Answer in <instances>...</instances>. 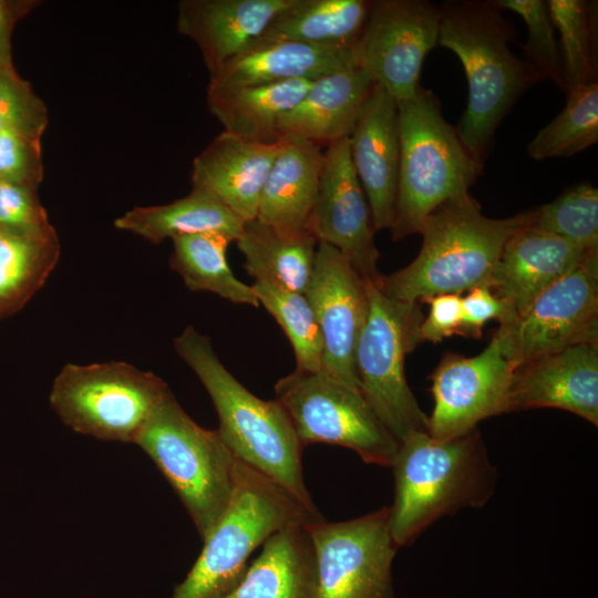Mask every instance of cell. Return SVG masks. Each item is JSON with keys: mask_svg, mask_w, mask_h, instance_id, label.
Masks as SVG:
<instances>
[{"mask_svg": "<svg viewBox=\"0 0 598 598\" xmlns=\"http://www.w3.org/2000/svg\"><path fill=\"white\" fill-rule=\"evenodd\" d=\"M245 223L213 195L192 188L169 204L127 210L115 219L114 227L158 245L167 238L207 231L226 234L236 241Z\"/></svg>", "mask_w": 598, "mask_h": 598, "instance_id": "obj_28", "label": "cell"}, {"mask_svg": "<svg viewBox=\"0 0 598 598\" xmlns=\"http://www.w3.org/2000/svg\"><path fill=\"white\" fill-rule=\"evenodd\" d=\"M168 391L159 377L126 362L68 363L55 377L49 401L76 433L135 443Z\"/></svg>", "mask_w": 598, "mask_h": 598, "instance_id": "obj_9", "label": "cell"}, {"mask_svg": "<svg viewBox=\"0 0 598 598\" xmlns=\"http://www.w3.org/2000/svg\"><path fill=\"white\" fill-rule=\"evenodd\" d=\"M514 371L494 334L477 355L444 354L431 375L434 406L429 435L454 439L489 416L508 413Z\"/></svg>", "mask_w": 598, "mask_h": 598, "instance_id": "obj_14", "label": "cell"}, {"mask_svg": "<svg viewBox=\"0 0 598 598\" xmlns=\"http://www.w3.org/2000/svg\"><path fill=\"white\" fill-rule=\"evenodd\" d=\"M244 267L255 281L305 293L315 268L318 241L308 229L279 228L248 220L236 240Z\"/></svg>", "mask_w": 598, "mask_h": 598, "instance_id": "obj_26", "label": "cell"}, {"mask_svg": "<svg viewBox=\"0 0 598 598\" xmlns=\"http://www.w3.org/2000/svg\"><path fill=\"white\" fill-rule=\"evenodd\" d=\"M0 228L29 236L55 231L38 197V189L1 179Z\"/></svg>", "mask_w": 598, "mask_h": 598, "instance_id": "obj_38", "label": "cell"}, {"mask_svg": "<svg viewBox=\"0 0 598 598\" xmlns=\"http://www.w3.org/2000/svg\"><path fill=\"white\" fill-rule=\"evenodd\" d=\"M391 467L389 525L398 547L411 544L442 516L483 506L497 481L477 429L444 441L415 433L399 443Z\"/></svg>", "mask_w": 598, "mask_h": 598, "instance_id": "obj_4", "label": "cell"}, {"mask_svg": "<svg viewBox=\"0 0 598 598\" xmlns=\"http://www.w3.org/2000/svg\"><path fill=\"white\" fill-rule=\"evenodd\" d=\"M370 7L371 1L367 0H293L251 44L293 41L320 47H354Z\"/></svg>", "mask_w": 598, "mask_h": 598, "instance_id": "obj_29", "label": "cell"}, {"mask_svg": "<svg viewBox=\"0 0 598 598\" xmlns=\"http://www.w3.org/2000/svg\"><path fill=\"white\" fill-rule=\"evenodd\" d=\"M588 252L532 220L518 229L506 243L492 280L491 289L506 309L499 326L523 316L537 297L578 267Z\"/></svg>", "mask_w": 598, "mask_h": 598, "instance_id": "obj_17", "label": "cell"}, {"mask_svg": "<svg viewBox=\"0 0 598 598\" xmlns=\"http://www.w3.org/2000/svg\"><path fill=\"white\" fill-rule=\"evenodd\" d=\"M559 32V54L565 93L597 81L596 4L585 0L546 1Z\"/></svg>", "mask_w": 598, "mask_h": 598, "instance_id": "obj_32", "label": "cell"}, {"mask_svg": "<svg viewBox=\"0 0 598 598\" xmlns=\"http://www.w3.org/2000/svg\"><path fill=\"white\" fill-rule=\"evenodd\" d=\"M293 0H182L177 31L197 45L209 75L245 51Z\"/></svg>", "mask_w": 598, "mask_h": 598, "instance_id": "obj_20", "label": "cell"}, {"mask_svg": "<svg viewBox=\"0 0 598 598\" xmlns=\"http://www.w3.org/2000/svg\"><path fill=\"white\" fill-rule=\"evenodd\" d=\"M282 145L246 141L221 132L194 158L192 188L204 190L245 221L257 217L267 174Z\"/></svg>", "mask_w": 598, "mask_h": 598, "instance_id": "obj_21", "label": "cell"}, {"mask_svg": "<svg viewBox=\"0 0 598 598\" xmlns=\"http://www.w3.org/2000/svg\"><path fill=\"white\" fill-rule=\"evenodd\" d=\"M506 309L489 287L474 288L462 296V336L480 338L489 320L502 323Z\"/></svg>", "mask_w": 598, "mask_h": 598, "instance_id": "obj_41", "label": "cell"}, {"mask_svg": "<svg viewBox=\"0 0 598 598\" xmlns=\"http://www.w3.org/2000/svg\"><path fill=\"white\" fill-rule=\"evenodd\" d=\"M439 7L437 43L458 56L468 84L467 105L455 130L466 150L484 165L502 120L543 79L512 52L516 30L495 0H452Z\"/></svg>", "mask_w": 598, "mask_h": 598, "instance_id": "obj_2", "label": "cell"}, {"mask_svg": "<svg viewBox=\"0 0 598 598\" xmlns=\"http://www.w3.org/2000/svg\"><path fill=\"white\" fill-rule=\"evenodd\" d=\"M60 248L56 231L29 236L0 228V320L21 310L43 287Z\"/></svg>", "mask_w": 598, "mask_h": 598, "instance_id": "obj_31", "label": "cell"}, {"mask_svg": "<svg viewBox=\"0 0 598 598\" xmlns=\"http://www.w3.org/2000/svg\"><path fill=\"white\" fill-rule=\"evenodd\" d=\"M358 66L354 47L332 48L293 41L249 45L209 75L207 92L291 80L313 81Z\"/></svg>", "mask_w": 598, "mask_h": 598, "instance_id": "obj_22", "label": "cell"}, {"mask_svg": "<svg viewBox=\"0 0 598 598\" xmlns=\"http://www.w3.org/2000/svg\"><path fill=\"white\" fill-rule=\"evenodd\" d=\"M297 520L269 536L240 581L219 598H317L313 547Z\"/></svg>", "mask_w": 598, "mask_h": 598, "instance_id": "obj_24", "label": "cell"}, {"mask_svg": "<svg viewBox=\"0 0 598 598\" xmlns=\"http://www.w3.org/2000/svg\"><path fill=\"white\" fill-rule=\"evenodd\" d=\"M535 408L569 411L598 425V342H584L515 369L508 413Z\"/></svg>", "mask_w": 598, "mask_h": 598, "instance_id": "obj_19", "label": "cell"}, {"mask_svg": "<svg viewBox=\"0 0 598 598\" xmlns=\"http://www.w3.org/2000/svg\"><path fill=\"white\" fill-rule=\"evenodd\" d=\"M169 266L192 291L213 292L233 303L259 307L252 290L231 271L226 252L234 241L216 231L177 236L172 239Z\"/></svg>", "mask_w": 598, "mask_h": 598, "instance_id": "obj_30", "label": "cell"}, {"mask_svg": "<svg viewBox=\"0 0 598 598\" xmlns=\"http://www.w3.org/2000/svg\"><path fill=\"white\" fill-rule=\"evenodd\" d=\"M502 10L517 13L526 23L528 37L523 44L525 60L543 80L550 79L565 92L558 42L554 37L547 3L543 0H495Z\"/></svg>", "mask_w": 598, "mask_h": 598, "instance_id": "obj_36", "label": "cell"}, {"mask_svg": "<svg viewBox=\"0 0 598 598\" xmlns=\"http://www.w3.org/2000/svg\"><path fill=\"white\" fill-rule=\"evenodd\" d=\"M373 85L360 66L313 80L300 101L280 117V136H295L316 145L349 137Z\"/></svg>", "mask_w": 598, "mask_h": 598, "instance_id": "obj_23", "label": "cell"}, {"mask_svg": "<svg viewBox=\"0 0 598 598\" xmlns=\"http://www.w3.org/2000/svg\"><path fill=\"white\" fill-rule=\"evenodd\" d=\"M494 336L514 369L574 344L598 342V250Z\"/></svg>", "mask_w": 598, "mask_h": 598, "instance_id": "obj_12", "label": "cell"}, {"mask_svg": "<svg viewBox=\"0 0 598 598\" xmlns=\"http://www.w3.org/2000/svg\"><path fill=\"white\" fill-rule=\"evenodd\" d=\"M534 214L535 208L507 218H489L470 193L451 198L427 217L415 259L373 283L390 299L420 303L442 293L491 288L506 243Z\"/></svg>", "mask_w": 598, "mask_h": 598, "instance_id": "obj_3", "label": "cell"}, {"mask_svg": "<svg viewBox=\"0 0 598 598\" xmlns=\"http://www.w3.org/2000/svg\"><path fill=\"white\" fill-rule=\"evenodd\" d=\"M430 311L421 324L422 341L439 343L462 336V295L442 293L426 299Z\"/></svg>", "mask_w": 598, "mask_h": 598, "instance_id": "obj_40", "label": "cell"}, {"mask_svg": "<svg viewBox=\"0 0 598 598\" xmlns=\"http://www.w3.org/2000/svg\"><path fill=\"white\" fill-rule=\"evenodd\" d=\"M303 446L326 443L354 451L363 462L391 467L399 443L382 425L360 390L323 372L295 370L275 384Z\"/></svg>", "mask_w": 598, "mask_h": 598, "instance_id": "obj_10", "label": "cell"}, {"mask_svg": "<svg viewBox=\"0 0 598 598\" xmlns=\"http://www.w3.org/2000/svg\"><path fill=\"white\" fill-rule=\"evenodd\" d=\"M532 224L587 251L598 250V189L578 184L535 208Z\"/></svg>", "mask_w": 598, "mask_h": 598, "instance_id": "obj_35", "label": "cell"}, {"mask_svg": "<svg viewBox=\"0 0 598 598\" xmlns=\"http://www.w3.org/2000/svg\"><path fill=\"white\" fill-rule=\"evenodd\" d=\"M369 310L360 332L354 364L360 391L388 432L398 441L427 433L429 416L406 382L404 363L422 342L420 302L388 298L368 282Z\"/></svg>", "mask_w": 598, "mask_h": 598, "instance_id": "obj_8", "label": "cell"}, {"mask_svg": "<svg viewBox=\"0 0 598 598\" xmlns=\"http://www.w3.org/2000/svg\"><path fill=\"white\" fill-rule=\"evenodd\" d=\"M39 4L38 0H0V68H13V29L20 19Z\"/></svg>", "mask_w": 598, "mask_h": 598, "instance_id": "obj_42", "label": "cell"}, {"mask_svg": "<svg viewBox=\"0 0 598 598\" xmlns=\"http://www.w3.org/2000/svg\"><path fill=\"white\" fill-rule=\"evenodd\" d=\"M49 123L48 109L13 68H0V131L13 130L41 140Z\"/></svg>", "mask_w": 598, "mask_h": 598, "instance_id": "obj_37", "label": "cell"}, {"mask_svg": "<svg viewBox=\"0 0 598 598\" xmlns=\"http://www.w3.org/2000/svg\"><path fill=\"white\" fill-rule=\"evenodd\" d=\"M282 136L281 148L264 182L257 219L272 226L307 229L323 166V153L309 141Z\"/></svg>", "mask_w": 598, "mask_h": 598, "instance_id": "obj_25", "label": "cell"}, {"mask_svg": "<svg viewBox=\"0 0 598 598\" xmlns=\"http://www.w3.org/2000/svg\"><path fill=\"white\" fill-rule=\"evenodd\" d=\"M350 157L365 194L374 233L393 223L400 140L398 103L374 84L349 136Z\"/></svg>", "mask_w": 598, "mask_h": 598, "instance_id": "obj_18", "label": "cell"}, {"mask_svg": "<svg viewBox=\"0 0 598 598\" xmlns=\"http://www.w3.org/2000/svg\"><path fill=\"white\" fill-rule=\"evenodd\" d=\"M306 228L338 249L365 280L377 282L380 251L365 194L350 157L349 137L328 145L315 205Z\"/></svg>", "mask_w": 598, "mask_h": 598, "instance_id": "obj_15", "label": "cell"}, {"mask_svg": "<svg viewBox=\"0 0 598 598\" xmlns=\"http://www.w3.org/2000/svg\"><path fill=\"white\" fill-rule=\"evenodd\" d=\"M317 569V598H395L392 563L398 550L389 506L343 520H308Z\"/></svg>", "mask_w": 598, "mask_h": 598, "instance_id": "obj_11", "label": "cell"}, {"mask_svg": "<svg viewBox=\"0 0 598 598\" xmlns=\"http://www.w3.org/2000/svg\"><path fill=\"white\" fill-rule=\"evenodd\" d=\"M368 282L338 249L318 243L305 296L322 337L321 372L358 390L354 353L369 310Z\"/></svg>", "mask_w": 598, "mask_h": 598, "instance_id": "obj_16", "label": "cell"}, {"mask_svg": "<svg viewBox=\"0 0 598 598\" xmlns=\"http://www.w3.org/2000/svg\"><path fill=\"white\" fill-rule=\"evenodd\" d=\"M134 444L169 483L205 539L234 489L235 456L219 432L198 425L169 390Z\"/></svg>", "mask_w": 598, "mask_h": 598, "instance_id": "obj_7", "label": "cell"}, {"mask_svg": "<svg viewBox=\"0 0 598 598\" xmlns=\"http://www.w3.org/2000/svg\"><path fill=\"white\" fill-rule=\"evenodd\" d=\"M396 103L400 164L393 240L421 234L430 214L468 193L483 168L444 118L432 91L420 86L413 97Z\"/></svg>", "mask_w": 598, "mask_h": 598, "instance_id": "obj_5", "label": "cell"}, {"mask_svg": "<svg viewBox=\"0 0 598 598\" xmlns=\"http://www.w3.org/2000/svg\"><path fill=\"white\" fill-rule=\"evenodd\" d=\"M311 82L291 80L207 92V105L224 132L246 141L271 144L281 137L280 117L300 101Z\"/></svg>", "mask_w": 598, "mask_h": 598, "instance_id": "obj_27", "label": "cell"}, {"mask_svg": "<svg viewBox=\"0 0 598 598\" xmlns=\"http://www.w3.org/2000/svg\"><path fill=\"white\" fill-rule=\"evenodd\" d=\"M313 519L262 474L235 457L230 501L172 598H219L243 578L252 551L286 525Z\"/></svg>", "mask_w": 598, "mask_h": 598, "instance_id": "obj_6", "label": "cell"}, {"mask_svg": "<svg viewBox=\"0 0 598 598\" xmlns=\"http://www.w3.org/2000/svg\"><path fill=\"white\" fill-rule=\"evenodd\" d=\"M252 290L275 318L292 346L297 370H322L323 342L316 315L305 293L267 281H255Z\"/></svg>", "mask_w": 598, "mask_h": 598, "instance_id": "obj_34", "label": "cell"}, {"mask_svg": "<svg viewBox=\"0 0 598 598\" xmlns=\"http://www.w3.org/2000/svg\"><path fill=\"white\" fill-rule=\"evenodd\" d=\"M567 94L561 112L527 146L536 161L575 155L598 141V83L577 86Z\"/></svg>", "mask_w": 598, "mask_h": 598, "instance_id": "obj_33", "label": "cell"}, {"mask_svg": "<svg viewBox=\"0 0 598 598\" xmlns=\"http://www.w3.org/2000/svg\"><path fill=\"white\" fill-rule=\"evenodd\" d=\"M440 7L426 0H377L355 44L358 66L396 102L413 97L440 31Z\"/></svg>", "mask_w": 598, "mask_h": 598, "instance_id": "obj_13", "label": "cell"}, {"mask_svg": "<svg viewBox=\"0 0 598 598\" xmlns=\"http://www.w3.org/2000/svg\"><path fill=\"white\" fill-rule=\"evenodd\" d=\"M174 348L206 389L219 420L217 431L233 455L276 484L313 519H322L303 481L305 446L281 404L244 386L224 367L210 339L193 326L174 339Z\"/></svg>", "mask_w": 598, "mask_h": 598, "instance_id": "obj_1", "label": "cell"}, {"mask_svg": "<svg viewBox=\"0 0 598 598\" xmlns=\"http://www.w3.org/2000/svg\"><path fill=\"white\" fill-rule=\"evenodd\" d=\"M43 175L41 140L0 131V179L38 189Z\"/></svg>", "mask_w": 598, "mask_h": 598, "instance_id": "obj_39", "label": "cell"}]
</instances>
